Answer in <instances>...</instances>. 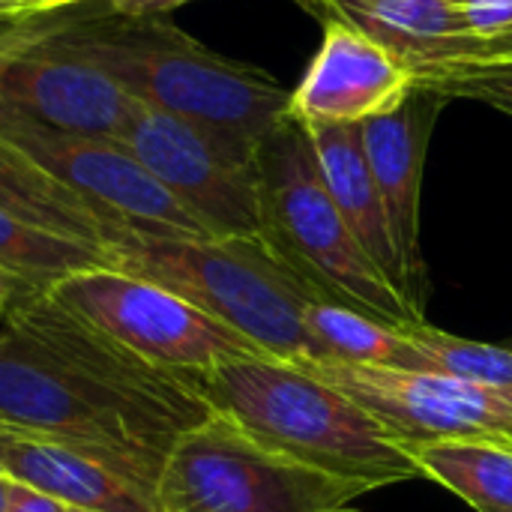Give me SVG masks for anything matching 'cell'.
<instances>
[{"instance_id":"cell-21","label":"cell","mask_w":512,"mask_h":512,"mask_svg":"<svg viewBox=\"0 0 512 512\" xmlns=\"http://www.w3.org/2000/svg\"><path fill=\"white\" fill-rule=\"evenodd\" d=\"M414 342L426 354L432 372L462 378L480 387H498L512 390V348L507 345H486L474 339H462L453 333H444L438 327H429L426 321L411 327Z\"/></svg>"},{"instance_id":"cell-11","label":"cell","mask_w":512,"mask_h":512,"mask_svg":"<svg viewBox=\"0 0 512 512\" xmlns=\"http://www.w3.org/2000/svg\"><path fill=\"white\" fill-rule=\"evenodd\" d=\"M54 27L57 21L9 60L0 78V111L57 132L120 141L138 99L102 66L57 45Z\"/></svg>"},{"instance_id":"cell-15","label":"cell","mask_w":512,"mask_h":512,"mask_svg":"<svg viewBox=\"0 0 512 512\" xmlns=\"http://www.w3.org/2000/svg\"><path fill=\"white\" fill-rule=\"evenodd\" d=\"M303 129L309 132L321 177L339 213L345 216V222L351 225V231L357 234L369 258L378 264V270L423 315V306L414 297L402 255L396 249L387 207H384L381 189L375 183V174L369 168V159L360 141V126H303Z\"/></svg>"},{"instance_id":"cell-26","label":"cell","mask_w":512,"mask_h":512,"mask_svg":"<svg viewBox=\"0 0 512 512\" xmlns=\"http://www.w3.org/2000/svg\"><path fill=\"white\" fill-rule=\"evenodd\" d=\"M183 3L192 0H108L111 12L117 15H129V18H153V15H165Z\"/></svg>"},{"instance_id":"cell-27","label":"cell","mask_w":512,"mask_h":512,"mask_svg":"<svg viewBox=\"0 0 512 512\" xmlns=\"http://www.w3.org/2000/svg\"><path fill=\"white\" fill-rule=\"evenodd\" d=\"M456 57H512V27L504 30V33H498V36H492V39H474V42H468L465 51L456 54ZM456 57H450V60H456Z\"/></svg>"},{"instance_id":"cell-18","label":"cell","mask_w":512,"mask_h":512,"mask_svg":"<svg viewBox=\"0 0 512 512\" xmlns=\"http://www.w3.org/2000/svg\"><path fill=\"white\" fill-rule=\"evenodd\" d=\"M306 330L315 345V360L381 366L402 372H432L426 354L411 336V327H393L357 309L312 300L306 306Z\"/></svg>"},{"instance_id":"cell-24","label":"cell","mask_w":512,"mask_h":512,"mask_svg":"<svg viewBox=\"0 0 512 512\" xmlns=\"http://www.w3.org/2000/svg\"><path fill=\"white\" fill-rule=\"evenodd\" d=\"M48 24H51L48 18L42 21V15H36V18L24 21V24H18V27L6 30V33H0V78H3V72H6V66H9V60H12V57H15V54H18L30 39H36Z\"/></svg>"},{"instance_id":"cell-20","label":"cell","mask_w":512,"mask_h":512,"mask_svg":"<svg viewBox=\"0 0 512 512\" xmlns=\"http://www.w3.org/2000/svg\"><path fill=\"white\" fill-rule=\"evenodd\" d=\"M423 477L447 486L477 512H512V450L501 444L432 441L408 447Z\"/></svg>"},{"instance_id":"cell-5","label":"cell","mask_w":512,"mask_h":512,"mask_svg":"<svg viewBox=\"0 0 512 512\" xmlns=\"http://www.w3.org/2000/svg\"><path fill=\"white\" fill-rule=\"evenodd\" d=\"M117 270L144 276L231 330L264 354L312 363L306 306L318 300L261 240L240 237H156L126 231L111 246Z\"/></svg>"},{"instance_id":"cell-34","label":"cell","mask_w":512,"mask_h":512,"mask_svg":"<svg viewBox=\"0 0 512 512\" xmlns=\"http://www.w3.org/2000/svg\"><path fill=\"white\" fill-rule=\"evenodd\" d=\"M0 279H3V276H0ZM6 282H9V279H6Z\"/></svg>"},{"instance_id":"cell-25","label":"cell","mask_w":512,"mask_h":512,"mask_svg":"<svg viewBox=\"0 0 512 512\" xmlns=\"http://www.w3.org/2000/svg\"><path fill=\"white\" fill-rule=\"evenodd\" d=\"M6 512H66V507L45 498V495H39V492H33V489H27V486H21V483H12Z\"/></svg>"},{"instance_id":"cell-12","label":"cell","mask_w":512,"mask_h":512,"mask_svg":"<svg viewBox=\"0 0 512 512\" xmlns=\"http://www.w3.org/2000/svg\"><path fill=\"white\" fill-rule=\"evenodd\" d=\"M414 93L417 72L402 57L342 21H324L321 45L291 90V117L303 126H360Z\"/></svg>"},{"instance_id":"cell-7","label":"cell","mask_w":512,"mask_h":512,"mask_svg":"<svg viewBox=\"0 0 512 512\" xmlns=\"http://www.w3.org/2000/svg\"><path fill=\"white\" fill-rule=\"evenodd\" d=\"M48 297L156 369L201 375L225 360L270 357L180 294L117 267L75 273Z\"/></svg>"},{"instance_id":"cell-9","label":"cell","mask_w":512,"mask_h":512,"mask_svg":"<svg viewBox=\"0 0 512 512\" xmlns=\"http://www.w3.org/2000/svg\"><path fill=\"white\" fill-rule=\"evenodd\" d=\"M123 147L210 231L264 243L258 165L216 135L135 102Z\"/></svg>"},{"instance_id":"cell-2","label":"cell","mask_w":512,"mask_h":512,"mask_svg":"<svg viewBox=\"0 0 512 512\" xmlns=\"http://www.w3.org/2000/svg\"><path fill=\"white\" fill-rule=\"evenodd\" d=\"M51 39L102 66L138 102L195 123L252 159L291 117V90L270 72L201 45L162 15L60 18Z\"/></svg>"},{"instance_id":"cell-8","label":"cell","mask_w":512,"mask_h":512,"mask_svg":"<svg viewBox=\"0 0 512 512\" xmlns=\"http://www.w3.org/2000/svg\"><path fill=\"white\" fill-rule=\"evenodd\" d=\"M0 138L72 189L117 237L126 231L210 237V231L120 141L57 132L9 111H0Z\"/></svg>"},{"instance_id":"cell-4","label":"cell","mask_w":512,"mask_h":512,"mask_svg":"<svg viewBox=\"0 0 512 512\" xmlns=\"http://www.w3.org/2000/svg\"><path fill=\"white\" fill-rule=\"evenodd\" d=\"M258 189L264 246L324 303H339L393 327L423 315L393 288L339 213L309 132L285 117L258 144Z\"/></svg>"},{"instance_id":"cell-30","label":"cell","mask_w":512,"mask_h":512,"mask_svg":"<svg viewBox=\"0 0 512 512\" xmlns=\"http://www.w3.org/2000/svg\"><path fill=\"white\" fill-rule=\"evenodd\" d=\"M0 18H33V15L24 12L18 0H0Z\"/></svg>"},{"instance_id":"cell-31","label":"cell","mask_w":512,"mask_h":512,"mask_svg":"<svg viewBox=\"0 0 512 512\" xmlns=\"http://www.w3.org/2000/svg\"><path fill=\"white\" fill-rule=\"evenodd\" d=\"M9 489H12V480L0 474V512H6L9 507Z\"/></svg>"},{"instance_id":"cell-3","label":"cell","mask_w":512,"mask_h":512,"mask_svg":"<svg viewBox=\"0 0 512 512\" xmlns=\"http://www.w3.org/2000/svg\"><path fill=\"white\" fill-rule=\"evenodd\" d=\"M189 378L216 414L309 468L369 492L423 477L411 450L375 414L303 363L237 357Z\"/></svg>"},{"instance_id":"cell-29","label":"cell","mask_w":512,"mask_h":512,"mask_svg":"<svg viewBox=\"0 0 512 512\" xmlns=\"http://www.w3.org/2000/svg\"><path fill=\"white\" fill-rule=\"evenodd\" d=\"M18 3H21V9L30 12V15H48V12H54V9H60V6L84 3V0H18ZM105 3H108V0H105Z\"/></svg>"},{"instance_id":"cell-23","label":"cell","mask_w":512,"mask_h":512,"mask_svg":"<svg viewBox=\"0 0 512 512\" xmlns=\"http://www.w3.org/2000/svg\"><path fill=\"white\" fill-rule=\"evenodd\" d=\"M465 21L471 27V42L492 39L512 27V0H465Z\"/></svg>"},{"instance_id":"cell-32","label":"cell","mask_w":512,"mask_h":512,"mask_svg":"<svg viewBox=\"0 0 512 512\" xmlns=\"http://www.w3.org/2000/svg\"><path fill=\"white\" fill-rule=\"evenodd\" d=\"M33 18H36V15H33ZM24 21H30V18H0V33H6V30L18 27V24H24Z\"/></svg>"},{"instance_id":"cell-28","label":"cell","mask_w":512,"mask_h":512,"mask_svg":"<svg viewBox=\"0 0 512 512\" xmlns=\"http://www.w3.org/2000/svg\"><path fill=\"white\" fill-rule=\"evenodd\" d=\"M30 288H24V285H18V282H6V279H0V321L6 318V312L12 309V303L21 297V294H27Z\"/></svg>"},{"instance_id":"cell-13","label":"cell","mask_w":512,"mask_h":512,"mask_svg":"<svg viewBox=\"0 0 512 512\" xmlns=\"http://www.w3.org/2000/svg\"><path fill=\"white\" fill-rule=\"evenodd\" d=\"M426 99V93H414L402 108L360 123V141L381 189L390 231L420 306L426 294V267L420 249V186L432 123Z\"/></svg>"},{"instance_id":"cell-35","label":"cell","mask_w":512,"mask_h":512,"mask_svg":"<svg viewBox=\"0 0 512 512\" xmlns=\"http://www.w3.org/2000/svg\"><path fill=\"white\" fill-rule=\"evenodd\" d=\"M510 348H512V342H510Z\"/></svg>"},{"instance_id":"cell-1","label":"cell","mask_w":512,"mask_h":512,"mask_svg":"<svg viewBox=\"0 0 512 512\" xmlns=\"http://www.w3.org/2000/svg\"><path fill=\"white\" fill-rule=\"evenodd\" d=\"M210 414L189 375L138 360L42 291L0 321V426L60 441L153 498L171 447Z\"/></svg>"},{"instance_id":"cell-14","label":"cell","mask_w":512,"mask_h":512,"mask_svg":"<svg viewBox=\"0 0 512 512\" xmlns=\"http://www.w3.org/2000/svg\"><path fill=\"white\" fill-rule=\"evenodd\" d=\"M0 474L66 510L159 512L150 492L138 489L117 471L60 441L12 426H0Z\"/></svg>"},{"instance_id":"cell-17","label":"cell","mask_w":512,"mask_h":512,"mask_svg":"<svg viewBox=\"0 0 512 512\" xmlns=\"http://www.w3.org/2000/svg\"><path fill=\"white\" fill-rule=\"evenodd\" d=\"M0 210L105 249L117 237L72 189L42 171L6 138H0Z\"/></svg>"},{"instance_id":"cell-6","label":"cell","mask_w":512,"mask_h":512,"mask_svg":"<svg viewBox=\"0 0 512 512\" xmlns=\"http://www.w3.org/2000/svg\"><path fill=\"white\" fill-rule=\"evenodd\" d=\"M366 486L309 468L240 429L225 414L180 435L159 480V512H354Z\"/></svg>"},{"instance_id":"cell-22","label":"cell","mask_w":512,"mask_h":512,"mask_svg":"<svg viewBox=\"0 0 512 512\" xmlns=\"http://www.w3.org/2000/svg\"><path fill=\"white\" fill-rule=\"evenodd\" d=\"M417 93L471 99L512 117V57H456L417 69Z\"/></svg>"},{"instance_id":"cell-16","label":"cell","mask_w":512,"mask_h":512,"mask_svg":"<svg viewBox=\"0 0 512 512\" xmlns=\"http://www.w3.org/2000/svg\"><path fill=\"white\" fill-rule=\"evenodd\" d=\"M324 21H342L402 57L414 72L462 54L471 42L465 0H297Z\"/></svg>"},{"instance_id":"cell-19","label":"cell","mask_w":512,"mask_h":512,"mask_svg":"<svg viewBox=\"0 0 512 512\" xmlns=\"http://www.w3.org/2000/svg\"><path fill=\"white\" fill-rule=\"evenodd\" d=\"M114 267L111 252L105 246H93L18 216L0 210V276L18 282L30 291L48 294L57 282L96 270Z\"/></svg>"},{"instance_id":"cell-10","label":"cell","mask_w":512,"mask_h":512,"mask_svg":"<svg viewBox=\"0 0 512 512\" xmlns=\"http://www.w3.org/2000/svg\"><path fill=\"white\" fill-rule=\"evenodd\" d=\"M303 366L360 402L405 447L474 441L512 450V390L480 387L441 372H402L336 360Z\"/></svg>"},{"instance_id":"cell-33","label":"cell","mask_w":512,"mask_h":512,"mask_svg":"<svg viewBox=\"0 0 512 512\" xmlns=\"http://www.w3.org/2000/svg\"><path fill=\"white\" fill-rule=\"evenodd\" d=\"M66 512H87V510H66Z\"/></svg>"}]
</instances>
